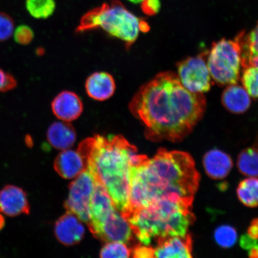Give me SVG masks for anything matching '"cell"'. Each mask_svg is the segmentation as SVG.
<instances>
[{"mask_svg": "<svg viewBox=\"0 0 258 258\" xmlns=\"http://www.w3.org/2000/svg\"><path fill=\"white\" fill-rule=\"evenodd\" d=\"M129 110L144 125L151 141L179 143L191 133L206 108L203 93H193L170 72L144 84L129 103Z\"/></svg>", "mask_w": 258, "mask_h": 258, "instance_id": "1", "label": "cell"}, {"mask_svg": "<svg viewBox=\"0 0 258 258\" xmlns=\"http://www.w3.org/2000/svg\"><path fill=\"white\" fill-rule=\"evenodd\" d=\"M201 175L191 155L180 151H158L153 159L132 167L128 212L163 199L192 205Z\"/></svg>", "mask_w": 258, "mask_h": 258, "instance_id": "2", "label": "cell"}, {"mask_svg": "<svg viewBox=\"0 0 258 258\" xmlns=\"http://www.w3.org/2000/svg\"><path fill=\"white\" fill-rule=\"evenodd\" d=\"M78 151L96 181L104 186L116 208L124 214L129 206L132 168L148 158L138 154L137 148L121 135L87 138Z\"/></svg>", "mask_w": 258, "mask_h": 258, "instance_id": "3", "label": "cell"}, {"mask_svg": "<svg viewBox=\"0 0 258 258\" xmlns=\"http://www.w3.org/2000/svg\"><path fill=\"white\" fill-rule=\"evenodd\" d=\"M192 205L177 200L160 199L123 217L141 243L150 246L153 240L188 233L196 220Z\"/></svg>", "mask_w": 258, "mask_h": 258, "instance_id": "4", "label": "cell"}, {"mask_svg": "<svg viewBox=\"0 0 258 258\" xmlns=\"http://www.w3.org/2000/svg\"><path fill=\"white\" fill-rule=\"evenodd\" d=\"M141 21L120 2L113 0L87 12L81 19L76 32L102 29L111 36L123 41L128 49L138 39Z\"/></svg>", "mask_w": 258, "mask_h": 258, "instance_id": "5", "label": "cell"}, {"mask_svg": "<svg viewBox=\"0 0 258 258\" xmlns=\"http://www.w3.org/2000/svg\"><path fill=\"white\" fill-rule=\"evenodd\" d=\"M211 77L218 85H235L240 76L241 47L237 37L234 40L222 38L213 44L208 59Z\"/></svg>", "mask_w": 258, "mask_h": 258, "instance_id": "6", "label": "cell"}, {"mask_svg": "<svg viewBox=\"0 0 258 258\" xmlns=\"http://www.w3.org/2000/svg\"><path fill=\"white\" fill-rule=\"evenodd\" d=\"M205 59V53H202L177 64L180 82L190 92L203 93L211 89V76Z\"/></svg>", "mask_w": 258, "mask_h": 258, "instance_id": "7", "label": "cell"}, {"mask_svg": "<svg viewBox=\"0 0 258 258\" xmlns=\"http://www.w3.org/2000/svg\"><path fill=\"white\" fill-rule=\"evenodd\" d=\"M95 186L94 177L87 168L71 183L69 198L64 205L67 211L73 213L87 224L89 221V205Z\"/></svg>", "mask_w": 258, "mask_h": 258, "instance_id": "8", "label": "cell"}, {"mask_svg": "<svg viewBox=\"0 0 258 258\" xmlns=\"http://www.w3.org/2000/svg\"><path fill=\"white\" fill-rule=\"evenodd\" d=\"M89 228L95 237L106 242L128 243L133 233L127 219L117 209L113 210L97 223L89 226Z\"/></svg>", "mask_w": 258, "mask_h": 258, "instance_id": "9", "label": "cell"}, {"mask_svg": "<svg viewBox=\"0 0 258 258\" xmlns=\"http://www.w3.org/2000/svg\"><path fill=\"white\" fill-rule=\"evenodd\" d=\"M0 212L11 217L30 214L27 193L15 185L4 187L0 191Z\"/></svg>", "mask_w": 258, "mask_h": 258, "instance_id": "10", "label": "cell"}, {"mask_svg": "<svg viewBox=\"0 0 258 258\" xmlns=\"http://www.w3.org/2000/svg\"><path fill=\"white\" fill-rule=\"evenodd\" d=\"M154 257L161 258L192 257V243L191 235H176L157 241Z\"/></svg>", "mask_w": 258, "mask_h": 258, "instance_id": "11", "label": "cell"}, {"mask_svg": "<svg viewBox=\"0 0 258 258\" xmlns=\"http://www.w3.org/2000/svg\"><path fill=\"white\" fill-rule=\"evenodd\" d=\"M85 233L82 221L69 211L58 219L54 227V233L57 240L66 246H73L80 243Z\"/></svg>", "mask_w": 258, "mask_h": 258, "instance_id": "12", "label": "cell"}, {"mask_svg": "<svg viewBox=\"0 0 258 258\" xmlns=\"http://www.w3.org/2000/svg\"><path fill=\"white\" fill-rule=\"evenodd\" d=\"M51 106L54 115L67 122L77 120L83 111L82 100L76 93L70 91L60 92L54 98Z\"/></svg>", "mask_w": 258, "mask_h": 258, "instance_id": "13", "label": "cell"}, {"mask_svg": "<svg viewBox=\"0 0 258 258\" xmlns=\"http://www.w3.org/2000/svg\"><path fill=\"white\" fill-rule=\"evenodd\" d=\"M54 168L64 179L75 178L88 168V163L78 150H64L54 163Z\"/></svg>", "mask_w": 258, "mask_h": 258, "instance_id": "14", "label": "cell"}, {"mask_svg": "<svg viewBox=\"0 0 258 258\" xmlns=\"http://www.w3.org/2000/svg\"><path fill=\"white\" fill-rule=\"evenodd\" d=\"M85 88L90 98L98 101H104L114 95L116 85L110 74L106 72L93 73L86 80Z\"/></svg>", "mask_w": 258, "mask_h": 258, "instance_id": "15", "label": "cell"}, {"mask_svg": "<svg viewBox=\"0 0 258 258\" xmlns=\"http://www.w3.org/2000/svg\"><path fill=\"white\" fill-rule=\"evenodd\" d=\"M203 166L207 175L214 179H222L230 173L233 163L228 154L218 149H213L205 155Z\"/></svg>", "mask_w": 258, "mask_h": 258, "instance_id": "16", "label": "cell"}, {"mask_svg": "<svg viewBox=\"0 0 258 258\" xmlns=\"http://www.w3.org/2000/svg\"><path fill=\"white\" fill-rule=\"evenodd\" d=\"M47 137L48 143L53 148L64 150L75 143L76 132L69 122H55L48 127Z\"/></svg>", "mask_w": 258, "mask_h": 258, "instance_id": "17", "label": "cell"}, {"mask_svg": "<svg viewBox=\"0 0 258 258\" xmlns=\"http://www.w3.org/2000/svg\"><path fill=\"white\" fill-rule=\"evenodd\" d=\"M222 102L228 111L234 114H241L249 108L251 100L246 89L235 84L228 86L224 90Z\"/></svg>", "mask_w": 258, "mask_h": 258, "instance_id": "18", "label": "cell"}, {"mask_svg": "<svg viewBox=\"0 0 258 258\" xmlns=\"http://www.w3.org/2000/svg\"><path fill=\"white\" fill-rule=\"evenodd\" d=\"M241 47V67H258V22L252 30L237 35Z\"/></svg>", "mask_w": 258, "mask_h": 258, "instance_id": "19", "label": "cell"}, {"mask_svg": "<svg viewBox=\"0 0 258 258\" xmlns=\"http://www.w3.org/2000/svg\"><path fill=\"white\" fill-rule=\"evenodd\" d=\"M237 195L244 206L249 208L257 207L258 178L250 177L242 180L238 186Z\"/></svg>", "mask_w": 258, "mask_h": 258, "instance_id": "20", "label": "cell"}, {"mask_svg": "<svg viewBox=\"0 0 258 258\" xmlns=\"http://www.w3.org/2000/svg\"><path fill=\"white\" fill-rule=\"evenodd\" d=\"M237 167L245 176L258 177V148H249L241 151L238 157Z\"/></svg>", "mask_w": 258, "mask_h": 258, "instance_id": "21", "label": "cell"}, {"mask_svg": "<svg viewBox=\"0 0 258 258\" xmlns=\"http://www.w3.org/2000/svg\"><path fill=\"white\" fill-rule=\"evenodd\" d=\"M25 5L29 14L37 19L50 18L56 9L54 0H26Z\"/></svg>", "mask_w": 258, "mask_h": 258, "instance_id": "22", "label": "cell"}, {"mask_svg": "<svg viewBox=\"0 0 258 258\" xmlns=\"http://www.w3.org/2000/svg\"><path fill=\"white\" fill-rule=\"evenodd\" d=\"M215 240L219 246L229 249L236 243L238 239L237 231L231 225H223L216 229Z\"/></svg>", "mask_w": 258, "mask_h": 258, "instance_id": "23", "label": "cell"}, {"mask_svg": "<svg viewBox=\"0 0 258 258\" xmlns=\"http://www.w3.org/2000/svg\"><path fill=\"white\" fill-rule=\"evenodd\" d=\"M243 88L249 95L254 98H258V67L244 68L241 76Z\"/></svg>", "mask_w": 258, "mask_h": 258, "instance_id": "24", "label": "cell"}, {"mask_svg": "<svg viewBox=\"0 0 258 258\" xmlns=\"http://www.w3.org/2000/svg\"><path fill=\"white\" fill-rule=\"evenodd\" d=\"M132 251L124 243L121 241H112L105 245L100 251L101 257H128Z\"/></svg>", "mask_w": 258, "mask_h": 258, "instance_id": "25", "label": "cell"}, {"mask_svg": "<svg viewBox=\"0 0 258 258\" xmlns=\"http://www.w3.org/2000/svg\"><path fill=\"white\" fill-rule=\"evenodd\" d=\"M14 19L7 14L0 12V42L8 40L14 33Z\"/></svg>", "mask_w": 258, "mask_h": 258, "instance_id": "26", "label": "cell"}, {"mask_svg": "<svg viewBox=\"0 0 258 258\" xmlns=\"http://www.w3.org/2000/svg\"><path fill=\"white\" fill-rule=\"evenodd\" d=\"M34 37V31L28 25L19 26L14 31V39L16 43L23 46L30 44Z\"/></svg>", "mask_w": 258, "mask_h": 258, "instance_id": "27", "label": "cell"}, {"mask_svg": "<svg viewBox=\"0 0 258 258\" xmlns=\"http://www.w3.org/2000/svg\"><path fill=\"white\" fill-rule=\"evenodd\" d=\"M17 86L15 77L11 74L0 69V92H6L14 89Z\"/></svg>", "mask_w": 258, "mask_h": 258, "instance_id": "28", "label": "cell"}, {"mask_svg": "<svg viewBox=\"0 0 258 258\" xmlns=\"http://www.w3.org/2000/svg\"><path fill=\"white\" fill-rule=\"evenodd\" d=\"M141 9L145 15L153 16L159 14L161 9L160 0H144L141 3Z\"/></svg>", "mask_w": 258, "mask_h": 258, "instance_id": "29", "label": "cell"}, {"mask_svg": "<svg viewBox=\"0 0 258 258\" xmlns=\"http://www.w3.org/2000/svg\"><path fill=\"white\" fill-rule=\"evenodd\" d=\"M132 256L134 257H154V249L146 245L140 244L131 250Z\"/></svg>", "mask_w": 258, "mask_h": 258, "instance_id": "30", "label": "cell"}, {"mask_svg": "<svg viewBox=\"0 0 258 258\" xmlns=\"http://www.w3.org/2000/svg\"><path fill=\"white\" fill-rule=\"evenodd\" d=\"M247 234L251 239L258 241V219H254L251 222Z\"/></svg>", "mask_w": 258, "mask_h": 258, "instance_id": "31", "label": "cell"}, {"mask_svg": "<svg viewBox=\"0 0 258 258\" xmlns=\"http://www.w3.org/2000/svg\"><path fill=\"white\" fill-rule=\"evenodd\" d=\"M257 241L251 239L248 235H242L240 239V245L242 248L245 250H249L254 244L257 243Z\"/></svg>", "mask_w": 258, "mask_h": 258, "instance_id": "32", "label": "cell"}, {"mask_svg": "<svg viewBox=\"0 0 258 258\" xmlns=\"http://www.w3.org/2000/svg\"><path fill=\"white\" fill-rule=\"evenodd\" d=\"M249 256L250 257L258 258V244H254L249 250Z\"/></svg>", "mask_w": 258, "mask_h": 258, "instance_id": "33", "label": "cell"}, {"mask_svg": "<svg viewBox=\"0 0 258 258\" xmlns=\"http://www.w3.org/2000/svg\"><path fill=\"white\" fill-rule=\"evenodd\" d=\"M5 225V219L2 214H0V230L4 228Z\"/></svg>", "mask_w": 258, "mask_h": 258, "instance_id": "34", "label": "cell"}, {"mask_svg": "<svg viewBox=\"0 0 258 258\" xmlns=\"http://www.w3.org/2000/svg\"><path fill=\"white\" fill-rule=\"evenodd\" d=\"M128 1L134 3V4H139V3L143 2L144 0H128Z\"/></svg>", "mask_w": 258, "mask_h": 258, "instance_id": "35", "label": "cell"}]
</instances>
